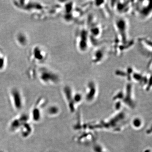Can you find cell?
<instances>
[{
  "mask_svg": "<svg viewBox=\"0 0 152 152\" xmlns=\"http://www.w3.org/2000/svg\"><path fill=\"white\" fill-rule=\"evenodd\" d=\"M115 75L121 78L125 79L129 83L137 84L145 91H149L151 87V74L142 72L132 66L118 69L115 72Z\"/></svg>",
  "mask_w": 152,
  "mask_h": 152,
  "instance_id": "cell-1",
  "label": "cell"
},
{
  "mask_svg": "<svg viewBox=\"0 0 152 152\" xmlns=\"http://www.w3.org/2000/svg\"><path fill=\"white\" fill-rule=\"evenodd\" d=\"M134 91L133 84L128 82L123 89L119 90L115 94L113 99L115 102L116 107L119 105L117 107L118 110L122 105L132 109L134 107L135 102Z\"/></svg>",
  "mask_w": 152,
  "mask_h": 152,
  "instance_id": "cell-2",
  "label": "cell"
},
{
  "mask_svg": "<svg viewBox=\"0 0 152 152\" xmlns=\"http://www.w3.org/2000/svg\"><path fill=\"white\" fill-rule=\"evenodd\" d=\"M114 27L115 32V40L128 43L133 41L130 39L129 23V20L124 16H119L114 21Z\"/></svg>",
  "mask_w": 152,
  "mask_h": 152,
  "instance_id": "cell-3",
  "label": "cell"
},
{
  "mask_svg": "<svg viewBox=\"0 0 152 152\" xmlns=\"http://www.w3.org/2000/svg\"><path fill=\"white\" fill-rule=\"evenodd\" d=\"M75 37V46L80 53H86L93 45L91 38L86 25H82L77 29Z\"/></svg>",
  "mask_w": 152,
  "mask_h": 152,
  "instance_id": "cell-4",
  "label": "cell"
},
{
  "mask_svg": "<svg viewBox=\"0 0 152 152\" xmlns=\"http://www.w3.org/2000/svg\"><path fill=\"white\" fill-rule=\"evenodd\" d=\"M86 25L91 38L93 45L95 46L100 45L99 39L103 35L104 31L103 26L97 21L94 17L91 16Z\"/></svg>",
  "mask_w": 152,
  "mask_h": 152,
  "instance_id": "cell-5",
  "label": "cell"
},
{
  "mask_svg": "<svg viewBox=\"0 0 152 152\" xmlns=\"http://www.w3.org/2000/svg\"><path fill=\"white\" fill-rule=\"evenodd\" d=\"M133 13L142 20L145 21L152 16V7L150 1H133Z\"/></svg>",
  "mask_w": 152,
  "mask_h": 152,
  "instance_id": "cell-6",
  "label": "cell"
},
{
  "mask_svg": "<svg viewBox=\"0 0 152 152\" xmlns=\"http://www.w3.org/2000/svg\"><path fill=\"white\" fill-rule=\"evenodd\" d=\"M64 88V94L71 112H75L76 108L81 103L84 98V95L80 92L75 91L71 87L66 86Z\"/></svg>",
  "mask_w": 152,
  "mask_h": 152,
  "instance_id": "cell-7",
  "label": "cell"
},
{
  "mask_svg": "<svg viewBox=\"0 0 152 152\" xmlns=\"http://www.w3.org/2000/svg\"><path fill=\"white\" fill-rule=\"evenodd\" d=\"M110 4V7L113 11H115L119 16H124L125 15L132 12L133 1H111Z\"/></svg>",
  "mask_w": 152,
  "mask_h": 152,
  "instance_id": "cell-8",
  "label": "cell"
},
{
  "mask_svg": "<svg viewBox=\"0 0 152 152\" xmlns=\"http://www.w3.org/2000/svg\"><path fill=\"white\" fill-rule=\"evenodd\" d=\"M91 56V61L93 64L98 65L103 62L109 55L108 48L101 44L96 46Z\"/></svg>",
  "mask_w": 152,
  "mask_h": 152,
  "instance_id": "cell-9",
  "label": "cell"
},
{
  "mask_svg": "<svg viewBox=\"0 0 152 152\" xmlns=\"http://www.w3.org/2000/svg\"><path fill=\"white\" fill-rule=\"evenodd\" d=\"M138 48L142 54L147 58H151L152 54V41L149 37H142L138 38Z\"/></svg>",
  "mask_w": 152,
  "mask_h": 152,
  "instance_id": "cell-10",
  "label": "cell"
},
{
  "mask_svg": "<svg viewBox=\"0 0 152 152\" xmlns=\"http://www.w3.org/2000/svg\"><path fill=\"white\" fill-rule=\"evenodd\" d=\"M98 91L99 89L96 83L94 80L90 81L87 84L84 98L88 102H92L96 99Z\"/></svg>",
  "mask_w": 152,
  "mask_h": 152,
  "instance_id": "cell-11",
  "label": "cell"
},
{
  "mask_svg": "<svg viewBox=\"0 0 152 152\" xmlns=\"http://www.w3.org/2000/svg\"><path fill=\"white\" fill-rule=\"evenodd\" d=\"M143 124V122L142 120L139 117L135 118L132 120V126L135 129H140L142 126Z\"/></svg>",
  "mask_w": 152,
  "mask_h": 152,
  "instance_id": "cell-12",
  "label": "cell"
},
{
  "mask_svg": "<svg viewBox=\"0 0 152 152\" xmlns=\"http://www.w3.org/2000/svg\"><path fill=\"white\" fill-rule=\"evenodd\" d=\"M93 152H109L100 144H95L93 148Z\"/></svg>",
  "mask_w": 152,
  "mask_h": 152,
  "instance_id": "cell-13",
  "label": "cell"
},
{
  "mask_svg": "<svg viewBox=\"0 0 152 152\" xmlns=\"http://www.w3.org/2000/svg\"><path fill=\"white\" fill-rule=\"evenodd\" d=\"M144 152H151V150L148 149L145 150V151Z\"/></svg>",
  "mask_w": 152,
  "mask_h": 152,
  "instance_id": "cell-14",
  "label": "cell"
}]
</instances>
